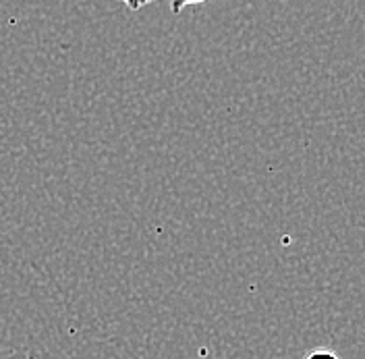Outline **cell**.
Returning <instances> with one entry per match:
<instances>
[{"label":"cell","mask_w":365,"mask_h":359,"mask_svg":"<svg viewBox=\"0 0 365 359\" xmlns=\"http://www.w3.org/2000/svg\"><path fill=\"white\" fill-rule=\"evenodd\" d=\"M202 2H207V0H168L173 15H181L182 9H187L191 4H202Z\"/></svg>","instance_id":"obj_1"},{"label":"cell","mask_w":365,"mask_h":359,"mask_svg":"<svg viewBox=\"0 0 365 359\" xmlns=\"http://www.w3.org/2000/svg\"><path fill=\"white\" fill-rule=\"evenodd\" d=\"M305 359H341L336 353H332L330 349H316L312 353H307Z\"/></svg>","instance_id":"obj_2"},{"label":"cell","mask_w":365,"mask_h":359,"mask_svg":"<svg viewBox=\"0 0 365 359\" xmlns=\"http://www.w3.org/2000/svg\"><path fill=\"white\" fill-rule=\"evenodd\" d=\"M118 2H123L129 11H141L143 6H148V4H152V2H156V0H118Z\"/></svg>","instance_id":"obj_3"}]
</instances>
